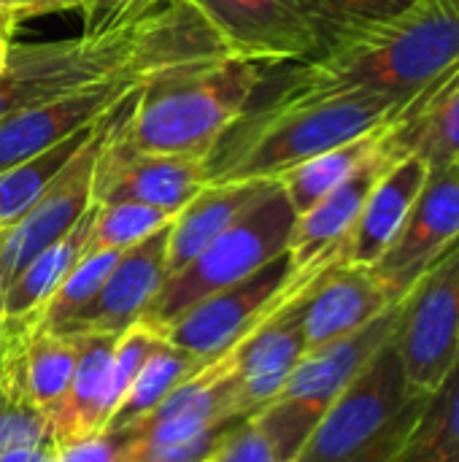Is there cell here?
Instances as JSON below:
<instances>
[{"label":"cell","mask_w":459,"mask_h":462,"mask_svg":"<svg viewBox=\"0 0 459 462\" xmlns=\"http://www.w3.org/2000/svg\"><path fill=\"white\" fill-rule=\"evenodd\" d=\"M419 95L317 89L298 79L295 62H281L254 106L206 157V179L208 184L276 181L300 162L390 125Z\"/></svg>","instance_id":"6da1fadb"},{"label":"cell","mask_w":459,"mask_h":462,"mask_svg":"<svg viewBox=\"0 0 459 462\" xmlns=\"http://www.w3.org/2000/svg\"><path fill=\"white\" fill-rule=\"evenodd\" d=\"M219 54L227 49L184 0H162L138 22L111 32L11 43L0 70V125L141 62L187 65Z\"/></svg>","instance_id":"7a4b0ae2"},{"label":"cell","mask_w":459,"mask_h":462,"mask_svg":"<svg viewBox=\"0 0 459 462\" xmlns=\"http://www.w3.org/2000/svg\"><path fill=\"white\" fill-rule=\"evenodd\" d=\"M279 65L219 54L168 68L124 103L114 135L138 152L206 160Z\"/></svg>","instance_id":"3957f363"},{"label":"cell","mask_w":459,"mask_h":462,"mask_svg":"<svg viewBox=\"0 0 459 462\" xmlns=\"http://www.w3.org/2000/svg\"><path fill=\"white\" fill-rule=\"evenodd\" d=\"M457 62L459 0H422L311 62H295V73L317 89H379L414 97Z\"/></svg>","instance_id":"277c9868"},{"label":"cell","mask_w":459,"mask_h":462,"mask_svg":"<svg viewBox=\"0 0 459 462\" xmlns=\"http://www.w3.org/2000/svg\"><path fill=\"white\" fill-rule=\"evenodd\" d=\"M295 219L298 214L276 181L265 198L211 241L189 265L162 282L141 319L151 328H165L208 295L257 273L262 265L289 252Z\"/></svg>","instance_id":"5b68a950"},{"label":"cell","mask_w":459,"mask_h":462,"mask_svg":"<svg viewBox=\"0 0 459 462\" xmlns=\"http://www.w3.org/2000/svg\"><path fill=\"white\" fill-rule=\"evenodd\" d=\"M406 298H400L392 309H387L357 333L344 336L322 349L306 352L281 395L254 414L271 439L279 462H295L327 406L395 338L406 311Z\"/></svg>","instance_id":"8992f818"},{"label":"cell","mask_w":459,"mask_h":462,"mask_svg":"<svg viewBox=\"0 0 459 462\" xmlns=\"http://www.w3.org/2000/svg\"><path fill=\"white\" fill-rule=\"evenodd\" d=\"M417 398L395 338L327 406L295 462H341L373 441Z\"/></svg>","instance_id":"52a82bcc"},{"label":"cell","mask_w":459,"mask_h":462,"mask_svg":"<svg viewBox=\"0 0 459 462\" xmlns=\"http://www.w3.org/2000/svg\"><path fill=\"white\" fill-rule=\"evenodd\" d=\"M395 346L417 395L436 393L459 363V241L409 292Z\"/></svg>","instance_id":"ba28073f"},{"label":"cell","mask_w":459,"mask_h":462,"mask_svg":"<svg viewBox=\"0 0 459 462\" xmlns=\"http://www.w3.org/2000/svg\"><path fill=\"white\" fill-rule=\"evenodd\" d=\"M295 279L298 271L292 268L289 252H284L257 273L208 295L170 325L157 330L170 346L195 355L200 363H211L246 338L284 300Z\"/></svg>","instance_id":"9c48e42d"},{"label":"cell","mask_w":459,"mask_h":462,"mask_svg":"<svg viewBox=\"0 0 459 462\" xmlns=\"http://www.w3.org/2000/svg\"><path fill=\"white\" fill-rule=\"evenodd\" d=\"M233 417H249L235 374V349L206 363L146 420L127 428L130 439L124 447V462L151 460Z\"/></svg>","instance_id":"30bf717a"},{"label":"cell","mask_w":459,"mask_h":462,"mask_svg":"<svg viewBox=\"0 0 459 462\" xmlns=\"http://www.w3.org/2000/svg\"><path fill=\"white\" fill-rule=\"evenodd\" d=\"M168 68L176 65L141 62L5 119L0 125V173L92 127L106 114H111L119 103H124L133 92H138L149 79H154Z\"/></svg>","instance_id":"8fae6325"},{"label":"cell","mask_w":459,"mask_h":462,"mask_svg":"<svg viewBox=\"0 0 459 462\" xmlns=\"http://www.w3.org/2000/svg\"><path fill=\"white\" fill-rule=\"evenodd\" d=\"M135 95V92H133ZM124 103L100 119L89 141L70 157V162L57 173V179L43 189V195L27 208V214L0 238V298L8 284L51 244L76 227V222L92 206V176L97 154L119 116Z\"/></svg>","instance_id":"7c38bea8"},{"label":"cell","mask_w":459,"mask_h":462,"mask_svg":"<svg viewBox=\"0 0 459 462\" xmlns=\"http://www.w3.org/2000/svg\"><path fill=\"white\" fill-rule=\"evenodd\" d=\"M119 116H122V111H119ZM119 116H116V122H119ZM116 122H114V127H116ZM114 127H111V133L97 154V162H95L92 203H100V206L141 203V206H151V208H160V211L176 217L203 187H208L206 160L138 152V149L122 143L114 135Z\"/></svg>","instance_id":"4fadbf2b"},{"label":"cell","mask_w":459,"mask_h":462,"mask_svg":"<svg viewBox=\"0 0 459 462\" xmlns=\"http://www.w3.org/2000/svg\"><path fill=\"white\" fill-rule=\"evenodd\" d=\"M457 241L459 165H446L427 173L398 238L371 271L400 300Z\"/></svg>","instance_id":"5bb4252c"},{"label":"cell","mask_w":459,"mask_h":462,"mask_svg":"<svg viewBox=\"0 0 459 462\" xmlns=\"http://www.w3.org/2000/svg\"><path fill=\"white\" fill-rule=\"evenodd\" d=\"M227 54L257 62H311L319 43L295 0H184Z\"/></svg>","instance_id":"9a60e30c"},{"label":"cell","mask_w":459,"mask_h":462,"mask_svg":"<svg viewBox=\"0 0 459 462\" xmlns=\"http://www.w3.org/2000/svg\"><path fill=\"white\" fill-rule=\"evenodd\" d=\"M322 268L325 263L308 271H298V279L292 290L284 295V300L246 338H241L233 346L241 398L249 417H254L281 395L292 371L306 357L303 306H306L308 284Z\"/></svg>","instance_id":"2e32d148"},{"label":"cell","mask_w":459,"mask_h":462,"mask_svg":"<svg viewBox=\"0 0 459 462\" xmlns=\"http://www.w3.org/2000/svg\"><path fill=\"white\" fill-rule=\"evenodd\" d=\"M168 236L170 225L160 227L141 244L124 249L106 276L100 292L78 309L68 322L60 328H46L65 336H87V333H108L119 336L130 325H135L154 295L160 292L162 282L168 279L165 254H168Z\"/></svg>","instance_id":"e0dca14e"},{"label":"cell","mask_w":459,"mask_h":462,"mask_svg":"<svg viewBox=\"0 0 459 462\" xmlns=\"http://www.w3.org/2000/svg\"><path fill=\"white\" fill-rule=\"evenodd\" d=\"M395 303L398 298L390 295V290L376 279L371 268L335 265L333 260H327L306 292V352L322 349L344 336L357 333Z\"/></svg>","instance_id":"ac0fdd59"},{"label":"cell","mask_w":459,"mask_h":462,"mask_svg":"<svg viewBox=\"0 0 459 462\" xmlns=\"http://www.w3.org/2000/svg\"><path fill=\"white\" fill-rule=\"evenodd\" d=\"M427 162L417 154H409L387 168V173L371 189L354 227L330 254L335 265H360L373 268L381 254L398 238L417 195L427 181Z\"/></svg>","instance_id":"d6986e66"},{"label":"cell","mask_w":459,"mask_h":462,"mask_svg":"<svg viewBox=\"0 0 459 462\" xmlns=\"http://www.w3.org/2000/svg\"><path fill=\"white\" fill-rule=\"evenodd\" d=\"M384 149L392 160L417 154L430 171L459 165V62L387 125Z\"/></svg>","instance_id":"ffe728a7"},{"label":"cell","mask_w":459,"mask_h":462,"mask_svg":"<svg viewBox=\"0 0 459 462\" xmlns=\"http://www.w3.org/2000/svg\"><path fill=\"white\" fill-rule=\"evenodd\" d=\"M392 162L398 160H392L381 143L376 157H371L357 173H352L327 198H322L314 208H308L295 219L292 238H289V257L295 271H308L330 260V254L341 246V241L354 227L371 189Z\"/></svg>","instance_id":"44dd1931"},{"label":"cell","mask_w":459,"mask_h":462,"mask_svg":"<svg viewBox=\"0 0 459 462\" xmlns=\"http://www.w3.org/2000/svg\"><path fill=\"white\" fill-rule=\"evenodd\" d=\"M119 336H81L78 363L62 403L49 417L54 444L89 439L106 430L111 420V365Z\"/></svg>","instance_id":"7402d4cb"},{"label":"cell","mask_w":459,"mask_h":462,"mask_svg":"<svg viewBox=\"0 0 459 462\" xmlns=\"http://www.w3.org/2000/svg\"><path fill=\"white\" fill-rule=\"evenodd\" d=\"M276 181H227L203 187L170 222L165 271L168 276L189 265L211 241L238 222Z\"/></svg>","instance_id":"603a6c76"},{"label":"cell","mask_w":459,"mask_h":462,"mask_svg":"<svg viewBox=\"0 0 459 462\" xmlns=\"http://www.w3.org/2000/svg\"><path fill=\"white\" fill-rule=\"evenodd\" d=\"M97 203L87 208V214L76 222L70 233H65L57 244H51L46 252H41L3 292L0 298V314L5 319H16L32 330L43 328V309L51 300V295L60 290V284L68 279V273L76 268V263L87 254L89 236L97 219Z\"/></svg>","instance_id":"cb8c5ba5"},{"label":"cell","mask_w":459,"mask_h":462,"mask_svg":"<svg viewBox=\"0 0 459 462\" xmlns=\"http://www.w3.org/2000/svg\"><path fill=\"white\" fill-rule=\"evenodd\" d=\"M384 130H387V125L352 141V143H344L338 149L317 154V157L300 162L298 168L287 171L284 176H279L276 181L281 184L295 214L300 217L308 208H314L338 184H344L352 173H357L371 157H376L384 143Z\"/></svg>","instance_id":"d4e9b609"},{"label":"cell","mask_w":459,"mask_h":462,"mask_svg":"<svg viewBox=\"0 0 459 462\" xmlns=\"http://www.w3.org/2000/svg\"><path fill=\"white\" fill-rule=\"evenodd\" d=\"M78 352H81V336H65L46 328H41L24 349V360H22L24 398L46 420L54 414V409L62 403L70 387Z\"/></svg>","instance_id":"484cf974"},{"label":"cell","mask_w":459,"mask_h":462,"mask_svg":"<svg viewBox=\"0 0 459 462\" xmlns=\"http://www.w3.org/2000/svg\"><path fill=\"white\" fill-rule=\"evenodd\" d=\"M206 363H200L195 355L170 346L165 338L160 341V346L149 355V360L143 363V368L138 371V376L133 379V384L127 387L122 403L116 406V411L111 414L106 430H127L133 425H138L141 420H146L184 379H189L192 374H197Z\"/></svg>","instance_id":"4316f807"},{"label":"cell","mask_w":459,"mask_h":462,"mask_svg":"<svg viewBox=\"0 0 459 462\" xmlns=\"http://www.w3.org/2000/svg\"><path fill=\"white\" fill-rule=\"evenodd\" d=\"M419 3L422 0H295L319 43V57L392 22Z\"/></svg>","instance_id":"83f0119b"},{"label":"cell","mask_w":459,"mask_h":462,"mask_svg":"<svg viewBox=\"0 0 459 462\" xmlns=\"http://www.w3.org/2000/svg\"><path fill=\"white\" fill-rule=\"evenodd\" d=\"M392 462H459V363L427 395Z\"/></svg>","instance_id":"f1b7e54d"},{"label":"cell","mask_w":459,"mask_h":462,"mask_svg":"<svg viewBox=\"0 0 459 462\" xmlns=\"http://www.w3.org/2000/svg\"><path fill=\"white\" fill-rule=\"evenodd\" d=\"M97 125L100 122L57 143L54 149L0 173V238L27 214V208L43 195V189L57 179V173L70 162V157L89 141Z\"/></svg>","instance_id":"f546056e"},{"label":"cell","mask_w":459,"mask_h":462,"mask_svg":"<svg viewBox=\"0 0 459 462\" xmlns=\"http://www.w3.org/2000/svg\"><path fill=\"white\" fill-rule=\"evenodd\" d=\"M170 222H173L170 214L151 208V206H141V203L100 206L87 252L89 254L92 252H124Z\"/></svg>","instance_id":"4dcf8cb0"},{"label":"cell","mask_w":459,"mask_h":462,"mask_svg":"<svg viewBox=\"0 0 459 462\" xmlns=\"http://www.w3.org/2000/svg\"><path fill=\"white\" fill-rule=\"evenodd\" d=\"M122 252H87L76 268L68 273V279L60 284V290L51 295V300L43 309V328H60L68 322L78 309H84L103 287L106 276L116 265Z\"/></svg>","instance_id":"1f68e13d"},{"label":"cell","mask_w":459,"mask_h":462,"mask_svg":"<svg viewBox=\"0 0 459 462\" xmlns=\"http://www.w3.org/2000/svg\"><path fill=\"white\" fill-rule=\"evenodd\" d=\"M41 444H51L49 420L30 403L0 398V455Z\"/></svg>","instance_id":"d6a6232c"},{"label":"cell","mask_w":459,"mask_h":462,"mask_svg":"<svg viewBox=\"0 0 459 462\" xmlns=\"http://www.w3.org/2000/svg\"><path fill=\"white\" fill-rule=\"evenodd\" d=\"M130 430H103L89 439L54 444L49 462H124Z\"/></svg>","instance_id":"836d02e7"},{"label":"cell","mask_w":459,"mask_h":462,"mask_svg":"<svg viewBox=\"0 0 459 462\" xmlns=\"http://www.w3.org/2000/svg\"><path fill=\"white\" fill-rule=\"evenodd\" d=\"M425 401H427V395H417V398H411L406 406H403V411L373 439V441H368L363 449H357L354 455H349V457H344L341 462H392L395 460V455L400 452V447H403V441H406V436H409V430H411V425H414V420L419 417V411H422V406H425Z\"/></svg>","instance_id":"e575fe53"},{"label":"cell","mask_w":459,"mask_h":462,"mask_svg":"<svg viewBox=\"0 0 459 462\" xmlns=\"http://www.w3.org/2000/svg\"><path fill=\"white\" fill-rule=\"evenodd\" d=\"M206 462H279V457L260 422L249 417Z\"/></svg>","instance_id":"d590c367"},{"label":"cell","mask_w":459,"mask_h":462,"mask_svg":"<svg viewBox=\"0 0 459 462\" xmlns=\"http://www.w3.org/2000/svg\"><path fill=\"white\" fill-rule=\"evenodd\" d=\"M160 3L162 0H100L95 14L84 22V32L95 35V32H111L127 27L141 16H146L151 8H157Z\"/></svg>","instance_id":"8d00e7d4"},{"label":"cell","mask_w":459,"mask_h":462,"mask_svg":"<svg viewBox=\"0 0 459 462\" xmlns=\"http://www.w3.org/2000/svg\"><path fill=\"white\" fill-rule=\"evenodd\" d=\"M60 11H78V0H0V27L14 32L27 19Z\"/></svg>","instance_id":"74e56055"},{"label":"cell","mask_w":459,"mask_h":462,"mask_svg":"<svg viewBox=\"0 0 459 462\" xmlns=\"http://www.w3.org/2000/svg\"><path fill=\"white\" fill-rule=\"evenodd\" d=\"M49 457H51V444H41V447L11 449L0 455V462H49Z\"/></svg>","instance_id":"f35d334b"},{"label":"cell","mask_w":459,"mask_h":462,"mask_svg":"<svg viewBox=\"0 0 459 462\" xmlns=\"http://www.w3.org/2000/svg\"><path fill=\"white\" fill-rule=\"evenodd\" d=\"M11 32H5L3 27H0V70L5 68V60H8V51H11Z\"/></svg>","instance_id":"ab89813d"},{"label":"cell","mask_w":459,"mask_h":462,"mask_svg":"<svg viewBox=\"0 0 459 462\" xmlns=\"http://www.w3.org/2000/svg\"><path fill=\"white\" fill-rule=\"evenodd\" d=\"M100 5V0H78V11H81V16H84V22L95 14V8Z\"/></svg>","instance_id":"60d3db41"},{"label":"cell","mask_w":459,"mask_h":462,"mask_svg":"<svg viewBox=\"0 0 459 462\" xmlns=\"http://www.w3.org/2000/svg\"><path fill=\"white\" fill-rule=\"evenodd\" d=\"M146 462H165V460H146Z\"/></svg>","instance_id":"b9f144b4"},{"label":"cell","mask_w":459,"mask_h":462,"mask_svg":"<svg viewBox=\"0 0 459 462\" xmlns=\"http://www.w3.org/2000/svg\"><path fill=\"white\" fill-rule=\"evenodd\" d=\"M0 322H3V314H0Z\"/></svg>","instance_id":"7bdbcfd3"}]
</instances>
